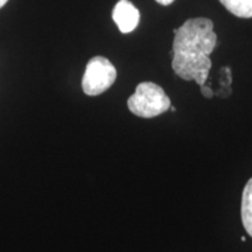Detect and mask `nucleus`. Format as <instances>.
Instances as JSON below:
<instances>
[{
    "label": "nucleus",
    "instance_id": "5",
    "mask_svg": "<svg viewBox=\"0 0 252 252\" xmlns=\"http://www.w3.org/2000/svg\"><path fill=\"white\" fill-rule=\"evenodd\" d=\"M241 213L244 229L252 237V178L244 187L243 195H242Z\"/></svg>",
    "mask_w": 252,
    "mask_h": 252
},
{
    "label": "nucleus",
    "instance_id": "11",
    "mask_svg": "<svg viewBox=\"0 0 252 252\" xmlns=\"http://www.w3.org/2000/svg\"><path fill=\"white\" fill-rule=\"evenodd\" d=\"M241 241H242V242H245V237H244V236H242V237H241Z\"/></svg>",
    "mask_w": 252,
    "mask_h": 252
},
{
    "label": "nucleus",
    "instance_id": "2",
    "mask_svg": "<svg viewBox=\"0 0 252 252\" xmlns=\"http://www.w3.org/2000/svg\"><path fill=\"white\" fill-rule=\"evenodd\" d=\"M128 110L141 118H153L171 108V99L161 87L153 82H141L127 100Z\"/></svg>",
    "mask_w": 252,
    "mask_h": 252
},
{
    "label": "nucleus",
    "instance_id": "9",
    "mask_svg": "<svg viewBox=\"0 0 252 252\" xmlns=\"http://www.w3.org/2000/svg\"><path fill=\"white\" fill-rule=\"evenodd\" d=\"M8 0H0V8H2L4 6L6 5V2H7Z\"/></svg>",
    "mask_w": 252,
    "mask_h": 252
},
{
    "label": "nucleus",
    "instance_id": "6",
    "mask_svg": "<svg viewBox=\"0 0 252 252\" xmlns=\"http://www.w3.org/2000/svg\"><path fill=\"white\" fill-rule=\"evenodd\" d=\"M220 4L238 18H252V0H220Z\"/></svg>",
    "mask_w": 252,
    "mask_h": 252
},
{
    "label": "nucleus",
    "instance_id": "3",
    "mask_svg": "<svg viewBox=\"0 0 252 252\" xmlns=\"http://www.w3.org/2000/svg\"><path fill=\"white\" fill-rule=\"evenodd\" d=\"M117 78V70L115 65L103 56H94L88 62L82 89L88 96H98L105 93L115 83Z\"/></svg>",
    "mask_w": 252,
    "mask_h": 252
},
{
    "label": "nucleus",
    "instance_id": "7",
    "mask_svg": "<svg viewBox=\"0 0 252 252\" xmlns=\"http://www.w3.org/2000/svg\"><path fill=\"white\" fill-rule=\"evenodd\" d=\"M200 88H201V93H202V94L206 97V98H212L214 96V91L210 89V88H208L207 86H202Z\"/></svg>",
    "mask_w": 252,
    "mask_h": 252
},
{
    "label": "nucleus",
    "instance_id": "8",
    "mask_svg": "<svg viewBox=\"0 0 252 252\" xmlns=\"http://www.w3.org/2000/svg\"><path fill=\"white\" fill-rule=\"evenodd\" d=\"M156 1L158 2V4H160V5H163V6H168V5H171L173 1H174V0H156Z\"/></svg>",
    "mask_w": 252,
    "mask_h": 252
},
{
    "label": "nucleus",
    "instance_id": "10",
    "mask_svg": "<svg viewBox=\"0 0 252 252\" xmlns=\"http://www.w3.org/2000/svg\"><path fill=\"white\" fill-rule=\"evenodd\" d=\"M171 110H172L173 112H175V111H176V108H175V106H172V105H171Z\"/></svg>",
    "mask_w": 252,
    "mask_h": 252
},
{
    "label": "nucleus",
    "instance_id": "1",
    "mask_svg": "<svg viewBox=\"0 0 252 252\" xmlns=\"http://www.w3.org/2000/svg\"><path fill=\"white\" fill-rule=\"evenodd\" d=\"M174 34L171 52L173 70L182 80L204 86L212 68L209 55L217 43L214 23L208 18L189 19Z\"/></svg>",
    "mask_w": 252,
    "mask_h": 252
},
{
    "label": "nucleus",
    "instance_id": "4",
    "mask_svg": "<svg viewBox=\"0 0 252 252\" xmlns=\"http://www.w3.org/2000/svg\"><path fill=\"white\" fill-rule=\"evenodd\" d=\"M112 19L122 33L133 32L139 25L140 13L138 8L128 0H119L112 12Z\"/></svg>",
    "mask_w": 252,
    "mask_h": 252
}]
</instances>
